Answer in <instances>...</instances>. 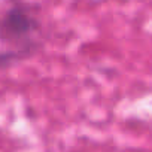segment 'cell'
I'll list each match as a JSON object with an SVG mask.
<instances>
[{"label":"cell","mask_w":152,"mask_h":152,"mask_svg":"<svg viewBox=\"0 0 152 152\" xmlns=\"http://www.w3.org/2000/svg\"><path fill=\"white\" fill-rule=\"evenodd\" d=\"M40 23L34 12L24 5H15L0 20V40L12 49L0 52V69L28 57L39 46Z\"/></svg>","instance_id":"1"}]
</instances>
